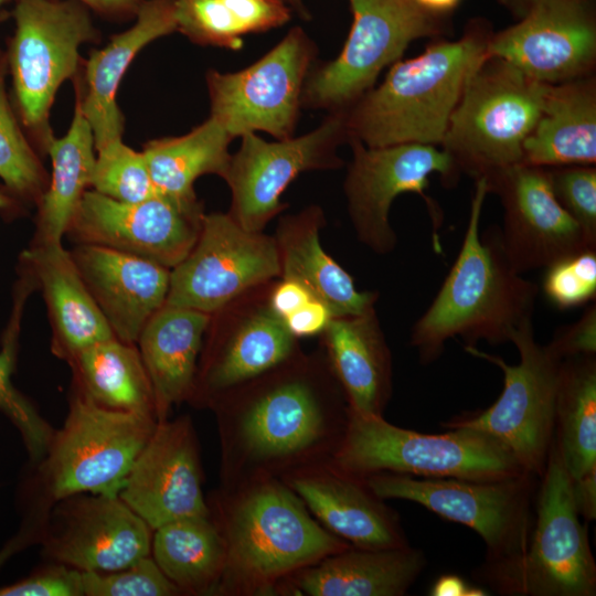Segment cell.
<instances>
[{"label":"cell","instance_id":"1","mask_svg":"<svg viewBox=\"0 0 596 596\" xmlns=\"http://www.w3.org/2000/svg\"><path fill=\"white\" fill-rule=\"evenodd\" d=\"M221 444V488L279 478L328 461L349 405L321 353L292 358L213 403Z\"/></svg>","mask_w":596,"mask_h":596},{"label":"cell","instance_id":"2","mask_svg":"<svg viewBox=\"0 0 596 596\" xmlns=\"http://www.w3.org/2000/svg\"><path fill=\"white\" fill-rule=\"evenodd\" d=\"M210 514L225 549L216 595H279L295 573L351 547L279 478L221 488Z\"/></svg>","mask_w":596,"mask_h":596},{"label":"cell","instance_id":"3","mask_svg":"<svg viewBox=\"0 0 596 596\" xmlns=\"http://www.w3.org/2000/svg\"><path fill=\"white\" fill-rule=\"evenodd\" d=\"M488 193L487 179L476 178L460 251L434 300L413 326L411 344L422 364L437 360L450 338L460 337L465 345L480 340L501 344L532 320L538 286L509 265L498 227L483 236L479 233Z\"/></svg>","mask_w":596,"mask_h":596},{"label":"cell","instance_id":"4","mask_svg":"<svg viewBox=\"0 0 596 596\" xmlns=\"http://www.w3.org/2000/svg\"><path fill=\"white\" fill-rule=\"evenodd\" d=\"M492 34L486 21L475 20L459 40L436 41L418 56L395 62L383 83L344 115L347 135L366 147L440 146L470 77L488 57Z\"/></svg>","mask_w":596,"mask_h":596},{"label":"cell","instance_id":"5","mask_svg":"<svg viewBox=\"0 0 596 596\" xmlns=\"http://www.w3.org/2000/svg\"><path fill=\"white\" fill-rule=\"evenodd\" d=\"M539 480L525 550L508 558L485 560L473 577L504 596H594L596 563L587 526L579 520L554 438Z\"/></svg>","mask_w":596,"mask_h":596},{"label":"cell","instance_id":"6","mask_svg":"<svg viewBox=\"0 0 596 596\" xmlns=\"http://www.w3.org/2000/svg\"><path fill=\"white\" fill-rule=\"evenodd\" d=\"M447 429L441 434L419 433L349 407L344 433L328 462L360 479L390 472L418 478L499 480L526 472L491 436L465 427Z\"/></svg>","mask_w":596,"mask_h":596},{"label":"cell","instance_id":"7","mask_svg":"<svg viewBox=\"0 0 596 596\" xmlns=\"http://www.w3.org/2000/svg\"><path fill=\"white\" fill-rule=\"evenodd\" d=\"M91 12L76 0H14L8 73L14 109L40 153H46L54 138L50 118L55 95L82 70L81 46L99 42Z\"/></svg>","mask_w":596,"mask_h":596},{"label":"cell","instance_id":"8","mask_svg":"<svg viewBox=\"0 0 596 596\" xmlns=\"http://www.w3.org/2000/svg\"><path fill=\"white\" fill-rule=\"evenodd\" d=\"M547 85L488 55L470 77L440 145L458 170L479 178L522 163Z\"/></svg>","mask_w":596,"mask_h":596},{"label":"cell","instance_id":"9","mask_svg":"<svg viewBox=\"0 0 596 596\" xmlns=\"http://www.w3.org/2000/svg\"><path fill=\"white\" fill-rule=\"evenodd\" d=\"M510 342L520 358L513 365L476 345H465L469 354L501 370L503 390L487 409L457 416L441 426L471 428L491 436L513 455L524 471L540 478L554 438L562 360L546 344L536 342L532 320L519 327Z\"/></svg>","mask_w":596,"mask_h":596},{"label":"cell","instance_id":"10","mask_svg":"<svg viewBox=\"0 0 596 596\" xmlns=\"http://www.w3.org/2000/svg\"><path fill=\"white\" fill-rule=\"evenodd\" d=\"M539 479L529 472L499 480L380 472L363 480L383 500L412 501L468 526L485 542L486 560H501L522 553L529 543Z\"/></svg>","mask_w":596,"mask_h":596},{"label":"cell","instance_id":"11","mask_svg":"<svg viewBox=\"0 0 596 596\" xmlns=\"http://www.w3.org/2000/svg\"><path fill=\"white\" fill-rule=\"evenodd\" d=\"M153 415L113 409L77 394L49 446L46 471L56 499L77 493L117 497L156 429Z\"/></svg>","mask_w":596,"mask_h":596},{"label":"cell","instance_id":"12","mask_svg":"<svg viewBox=\"0 0 596 596\" xmlns=\"http://www.w3.org/2000/svg\"><path fill=\"white\" fill-rule=\"evenodd\" d=\"M352 26L339 56L315 71L302 89L313 107L341 108L373 86L415 40L443 34L447 17L423 10L414 0H349Z\"/></svg>","mask_w":596,"mask_h":596},{"label":"cell","instance_id":"13","mask_svg":"<svg viewBox=\"0 0 596 596\" xmlns=\"http://www.w3.org/2000/svg\"><path fill=\"white\" fill-rule=\"evenodd\" d=\"M272 283L246 291L211 315L189 400L211 407L227 392L301 351L269 305Z\"/></svg>","mask_w":596,"mask_h":596},{"label":"cell","instance_id":"14","mask_svg":"<svg viewBox=\"0 0 596 596\" xmlns=\"http://www.w3.org/2000/svg\"><path fill=\"white\" fill-rule=\"evenodd\" d=\"M275 278L280 265L274 236L244 230L228 213L204 214L196 243L171 269L166 304L212 315Z\"/></svg>","mask_w":596,"mask_h":596},{"label":"cell","instance_id":"15","mask_svg":"<svg viewBox=\"0 0 596 596\" xmlns=\"http://www.w3.org/2000/svg\"><path fill=\"white\" fill-rule=\"evenodd\" d=\"M312 55V43L297 26L251 66L236 73L210 71V116L233 138L256 130L290 138Z\"/></svg>","mask_w":596,"mask_h":596},{"label":"cell","instance_id":"16","mask_svg":"<svg viewBox=\"0 0 596 596\" xmlns=\"http://www.w3.org/2000/svg\"><path fill=\"white\" fill-rule=\"evenodd\" d=\"M344 135L345 119L341 113L298 138L268 142L254 132L244 134L223 178L232 192L228 214L244 230L263 232L284 210L280 195L299 173L341 164L336 150Z\"/></svg>","mask_w":596,"mask_h":596},{"label":"cell","instance_id":"17","mask_svg":"<svg viewBox=\"0 0 596 596\" xmlns=\"http://www.w3.org/2000/svg\"><path fill=\"white\" fill-rule=\"evenodd\" d=\"M204 213L162 194L140 202H123L87 190L66 236L139 256L169 269L180 264L200 235Z\"/></svg>","mask_w":596,"mask_h":596},{"label":"cell","instance_id":"18","mask_svg":"<svg viewBox=\"0 0 596 596\" xmlns=\"http://www.w3.org/2000/svg\"><path fill=\"white\" fill-rule=\"evenodd\" d=\"M353 160L344 181L351 222L358 238L376 254L391 253L397 236L390 223L393 201L417 193L429 205L425 190L437 173L450 183L459 172L453 157L439 146L400 143L366 147L352 139Z\"/></svg>","mask_w":596,"mask_h":596},{"label":"cell","instance_id":"19","mask_svg":"<svg viewBox=\"0 0 596 596\" xmlns=\"http://www.w3.org/2000/svg\"><path fill=\"white\" fill-rule=\"evenodd\" d=\"M503 207L502 252L519 274L547 268L577 253L596 249L556 199L547 168L518 163L485 177Z\"/></svg>","mask_w":596,"mask_h":596},{"label":"cell","instance_id":"20","mask_svg":"<svg viewBox=\"0 0 596 596\" xmlns=\"http://www.w3.org/2000/svg\"><path fill=\"white\" fill-rule=\"evenodd\" d=\"M488 55L542 84L588 76L596 60L595 0H539L519 22L492 34Z\"/></svg>","mask_w":596,"mask_h":596},{"label":"cell","instance_id":"21","mask_svg":"<svg viewBox=\"0 0 596 596\" xmlns=\"http://www.w3.org/2000/svg\"><path fill=\"white\" fill-rule=\"evenodd\" d=\"M118 497L152 531L178 519L210 515L198 440L188 417L158 422Z\"/></svg>","mask_w":596,"mask_h":596},{"label":"cell","instance_id":"22","mask_svg":"<svg viewBox=\"0 0 596 596\" xmlns=\"http://www.w3.org/2000/svg\"><path fill=\"white\" fill-rule=\"evenodd\" d=\"M49 554L79 571L113 572L148 556L151 528L118 496H82L60 499Z\"/></svg>","mask_w":596,"mask_h":596},{"label":"cell","instance_id":"23","mask_svg":"<svg viewBox=\"0 0 596 596\" xmlns=\"http://www.w3.org/2000/svg\"><path fill=\"white\" fill-rule=\"evenodd\" d=\"M281 480L326 530L351 546L380 550L409 545L396 511L363 479L324 461L297 469Z\"/></svg>","mask_w":596,"mask_h":596},{"label":"cell","instance_id":"24","mask_svg":"<svg viewBox=\"0 0 596 596\" xmlns=\"http://www.w3.org/2000/svg\"><path fill=\"white\" fill-rule=\"evenodd\" d=\"M70 254L115 337L135 344L166 304L171 269L99 245L76 244Z\"/></svg>","mask_w":596,"mask_h":596},{"label":"cell","instance_id":"25","mask_svg":"<svg viewBox=\"0 0 596 596\" xmlns=\"http://www.w3.org/2000/svg\"><path fill=\"white\" fill-rule=\"evenodd\" d=\"M177 31L174 0H146L135 23L93 50L76 75V96L93 131L96 151L123 139L125 118L117 104L119 84L137 54L155 40Z\"/></svg>","mask_w":596,"mask_h":596},{"label":"cell","instance_id":"26","mask_svg":"<svg viewBox=\"0 0 596 596\" xmlns=\"http://www.w3.org/2000/svg\"><path fill=\"white\" fill-rule=\"evenodd\" d=\"M20 265L43 294L57 355L70 361L83 349L116 338L62 243L31 244Z\"/></svg>","mask_w":596,"mask_h":596},{"label":"cell","instance_id":"27","mask_svg":"<svg viewBox=\"0 0 596 596\" xmlns=\"http://www.w3.org/2000/svg\"><path fill=\"white\" fill-rule=\"evenodd\" d=\"M421 550L349 547L290 576L279 595L403 596L426 567Z\"/></svg>","mask_w":596,"mask_h":596},{"label":"cell","instance_id":"28","mask_svg":"<svg viewBox=\"0 0 596 596\" xmlns=\"http://www.w3.org/2000/svg\"><path fill=\"white\" fill-rule=\"evenodd\" d=\"M320 336L322 354L349 407L383 416L392 395V356L374 307L333 317Z\"/></svg>","mask_w":596,"mask_h":596},{"label":"cell","instance_id":"29","mask_svg":"<svg viewBox=\"0 0 596 596\" xmlns=\"http://www.w3.org/2000/svg\"><path fill=\"white\" fill-rule=\"evenodd\" d=\"M323 225L324 215L318 206H309L279 221L274 237L280 278L302 285L333 317L359 315L373 308L377 292L360 291L349 273L322 248L320 230Z\"/></svg>","mask_w":596,"mask_h":596},{"label":"cell","instance_id":"30","mask_svg":"<svg viewBox=\"0 0 596 596\" xmlns=\"http://www.w3.org/2000/svg\"><path fill=\"white\" fill-rule=\"evenodd\" d=\"M211 315L164 304L142 328L139 353L149 376L158 422L189 400Z\"/></svg>","mask_w":596,"mask_h":596},{"label":"cell","instance_id":"31","mask_svg":"<svg viewBox=\"0 0 596 596\" xmlns=\"http://www.w3.org/2000/svg\"><path fill=\"white\" fill-rule=\"evenodd\" d=\"M595 162V81L588 75L547 85L541 115L523 143L522 163L554 168Z\"/></svg>","mask_w":596,"mask_h":596},{"label":"cell","instance_id":"32","mask_svg":"<svg viewBox=\"0 0 596 596\" xmlns=\"http://www.w3.org/2000/svg\"><path fill=\"white\" fill-rule=\"evenodd\" d=\"M46 153L52 172L38 206L35 234L31 244L62 243L84 193L91 188L96 159L93 131L75 97L74 115L67 132L53 138Z\"/></svg>","mask_w":596,"mask_h":596},{"label":"cell","instance_id":"33","mask_svg":"<svg viewBox=\"0 0 596 596\" xmlns=\"http://www.w3.org/2000/svg\"><path fill=\"white\" fill-rule=\"evenodd\" d=\"M232 139L210 116L183 136L149 140L142 153L158 193L181 204H200L194 182L203 174L224 178L231 160L228 145Z\"/></svg>","mask_w":596,"mask_h":596},{"label":"cell","instance_id":"34","mask_svg":"<svg viewBox=\"0 0 596 596\" xmlns=\"http://www.w3.org/2000/svg\"><path fill=\"white\" fill-rule=\"evenodd\" d=\"M554 439L572 482L596 478V359L579 355L562 361Z\"/></svg>","mask_w":596,"mask_h":596},{"label":"cell","instance_id":"35","mask_svg":"<svg viewBox=\"0 0 596 596\" xmlns=\"http://www.w3.org/2000/svg\"><path fill=\"white\" fill-rule=\"evenodd\" d=\"M151 549L155 562L181 594H216L225 549L211 514L182 518L159 526Z\"/></svg>","mask_w":596,"mask_h":596},{"label":"cell","instance_id":"36","mask_svg":"<svg viewBox=\"0 0 596 596\" xmlns=\"http://www.w3.org/2000/svg\"><path fill=\"white\" fill-rule=\"evenodd\" d=\"M70 361L82 392L99 405L157 418L151 383L132 343L113 338L83 349Z\"/></svg>","mask_w":596,"mask_h":596},{"label":"cell","instance_id":"37","mask_svg":"<svg viewBox=\"0 0 596 596\" xmlns=\"http://www.w3.org/2000/svg\"><path fill=\"white\" fill-rule=\"evenodd\" d=\"M177 31L202 45L237 50L242 36L285 24L281 0H174Z\"/></svg>","mask_w":596,"mask_h":596},{"label":"cell","instance_id":"38","mask_svg":"<svg viewBox=\"0 0 596 596\" xmlns=\"http://www.w3.org/2000/svg\"><path fill=\"white\" fill-rule=\"evenodd\" d=\"M7 54L0 49V179L21 205H38L49 184L40 152L31 142L7 92Z\"/></svg>","mask_w":596,"mask_h":596},{"label":"cell","instance_id":"39","mask_svg":"<svg viewBox=\"0 0 596 596\" xmlns=\"http://www.w3.org/2000/svg\"><path fill=\"white\" fill-rule=\"evenodd\" d=\"M33 285L21 278L14 299L13 313L8 323L0 350V412L20 429L33 458L42 457L49 449L53 434L49 424L36 413L30 402L13 386V371L22 309Z\"/></svg>","mask_w":596,"mask_h":596},{"label":"cell","instance_id":"40","mask_svg":"<svg viewBox=\"0 0 596 596\" xmlns=\"http://www.w3.org/2000/svg\"><path fill=\"white\" fill-rule=\"evenodd\" d=\"M92 190L123 202H140L158 193L142 151L116 139L96 151Z\"/></svg>","mask_w":596,"mask_h":596},{"label":"cell","instance_id":"41","mask_svg":"<svg viewBox=\"0 0 596 596\" xmlns=\"http://www.w3.org/2000/svg\"><path fill=\"white\" fill-rule=\"evenodd\" d=\"M82 577L84 595L87 596H171L181 594L149 555L118 571L104 573L82 571Z\"/></svg>","mask_w":596,"mask_h":596},{"label":"cell","instance_id":"42","mask_svg":"<svg viewBox=\"0 0 596 596\" xmlns=\"http://www.w3.org/2000/svg\"><path fill=\"white\" fill-rule=\"evenodd\" d=\"M545 269L543 291L557 308H575L595 298L596 249L568 256Z\"/></svg>","mask_w":596,"mask_h":596},{"label":"cell","instance_id":"43","mask_svg":"<svg viewBox=\"0 0 596 596\" xmlns=\"http://www.w3.org/2000/svg\"><path fill=\"white\" fill-rule=\"evenodd\" d=\"M561 205L596 241V169L594 166L547 168Z\"/></svg>","mask_w":596,"mask_h":596},{"label":"cell","instance_id":"44","mask_svg":"<svg viewBox=\"0 0 596 596\" xmlns=\"http://www.w3.org/2000/svg\"><path fill=\"white\" fill-rule=\"evenodd\" d=\"M81 595H84L82 571L66 567L64 564L0 589V596Z\"/></svg>","mask_w":596,"mask_h":596},{"label":"cell","instance_id":"45","mask_svg":"<svg viewBox=\"0 0 596 596\" xmlns=\"http://www.w3.org/2000/svg\"><path fill=\"white\" fill-rule=\"evenodd\" d=\"M550 351L562 361L579 355L596 353V306H588L574 323L556 330L546 344Z\"/></svg>","mask_w":596,"mask_h":596},{"label":"cell","instance_id":"46","mask_svg":"<svg viewBox=\"0 0 596 596\" xmlns=\"http://www.w3.org/2000/svg\"><path fill=\"white\" fill-rule=\"evenodd\" d=\"M333 318L330 309L318 299H310L284 319L290 333L298 338L321 334Z\"/></svg>","mask_w":596,"mask_h":596},{"label":"cell","instance_id":"47","mask_svg":"<svg viewBox=\"0 0 596 596\" xmlns=\"http://www.w3.org/2000/svg\"><path fill=\"white\" fill-rule=\"evenodd\" d=\"M312 298L302 285L286 278L273 281L268 292L269 305L281 319L287 318Z\"/></svg>","mask_w":596,"mask_h":596},{"label":"cell","instance_id":"48","mask_svg":"<svg viewBox=\"0 0 596 596\" xmlns=\"http://www.w3.org/2000/svg\"><path fill=\"white\" fill-rule=\"evenodd\" d=\"M91 11L111 21L135 19L146 0H76Z\"/></svg>","mask_w":596,"mask_h":596},{"label":"cell","instance_id":"49","mask_svg":"<svg viewBox=\"0 0 596 596\" xmlns=\"http://www.w3.org/2000/svg\"><path fill=\"white\" fill-rule=\"evenodd\" d=\"M432 596H485L487 590L472 586L456 574L440 575L429 589Z\"/></svg>","mask_w":596,"mask_h":596},{"label":"cell","instance_id":"50","mask_svg":"<svg viewBox=\"0 0 596 596\" xmlns=\"http://www.w3.org/2000/svg\"><path fill=\"white\" fill-rule=\"evenodd\" d=\"M426 12L437 17H448L461 0H414Z\"/></svg>","mask_w":596,"mask_h":596},{"label":"cell","instance_id":"51","mask_svg":"<svg viewBox=\"0 0 596 596\" xmlns=\"http://www.w3.org/2000/svg\"><path fill=\"white\" fill-rule=\"evenodd\" d=\"M515 18L524 17L539 0H499Z\"/></svg>","mask_w":596,"mask_h":596},{"label":"cell","instance_id":"52","mask_svg":"<svg viewBox=\"0 0 596 596\" xmlns=\"http://www.w3.org/2000/svg\"><path fill=\"white\" fill-rule=\"evenodd\" d=\"M20 209L17 201L4 190L0 189V211L13 212Z\"/></svg>","mask_w":596,"mask_h":596},{"label":"cell","instance_id":"53","mask_svg":"<svg viewBox=\"0 0 596 596\" xmlns=\"http://www.w3.org/2000/svg\"><path fill=\"white\" fill-rule=\"evenodd\" d=\"M281 1L285 2L288 7H292L301 11L302 13H305L302 0H281Z\"/></svg>","mask_w":596,"mask_h":596},{"label":"cell","instance_id":"54","mask_svg":"<svg viewBox=\"0 0 596 596\" xmlns=\"http://www.w3.org/2000/svg\"><path fill=\"white\" fill-rule=\"evenodd\" d=\"M9 1H14V0H0V7Z\"/></svg>","mask_w":596,"mask_h":596},{"label":"cell","instance_id":"55","mask_svg":"<svg viewBox=\"0 0 596 596\" xmlns=\"http://www.w3.org/2000/svg\"><path fill=\"white\" fill-rule=\"evenodd\" d=\"M6 18H7V14H6V13H1V14H0V22H1L2 20H4Z\"/></svg>","mask_w":596,"mask_h":596},{"label":"cell","instance_id":"56","mask_svg":"<svg viewBox=\"0 0 596 596\" xmlns=\"http://www.w3.org/2000/svg\"><path fill=\"white\" fill-rule=\"evenodd\" d=\"M3 556H6V554L0 555V562L3 560Z\"/></svg>","mask_w":596,"mask_h":596}]
</instances>
